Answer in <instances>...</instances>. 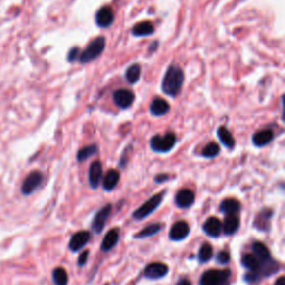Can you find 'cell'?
I'll return each mask as SVG.
<instances>
[{"instance_id": "6da1fadb", "label": "cell", "mask_w": 285, "mask_h": 285, "mask_svg": "<svg viewBox=\"0 0 285 285\" xmlns=\"http://www.w3.org/2000/svg\"><path fill=\"white\" fill-rule=\"evenodd\" d=\"M184 84V71L177 65H171L162 80V91L167 96L175 98L180 95Z\"/></svg>"}, {"instance_id": "7a4b0ae2", "label": "cell", "mask_w": 285, "mask_h": 285, "mask_svg": "<svg viewBox=\"0 0 285 285\" xmlns=\"http://www.w3.org/2000/svg\"><path fill=\"white\" fill-rule=\"evenodd\" d=\"M106 47V39L102 36L96 37L88 46L84 49V51L80 53L78 60L82 64H88L95 59H97L105 50Z\"/></svg>"}, {"instance_id": "3957f363", "label": "cell", "mask_w": 285, "mask_h": 285, "mask_svg": "<svg viewBox=\"0 0 285 285\" xmlns=\"http://www.w3.org/2000/svg\"><path fill=\"white\" fill-rule=\"evenodd\" d=\"M177 142L175 133L167 132L164 135H155L150 140V148L155 153H168L174 148Z\"/></svg>"}, {"instance_id": "277c9868", "label": "cell", "mask_w": 285, "mask_h": 285, "mask_svg": "<svg viewBox=\"0 0 285 285\" xmlns=\"http://www.w3.org/2000/svg\"><path fill=\"white\" fill-rule=\"evenodd\" d=\"M230 276V270H209L200 278V285H222L227 283Z\"/></svg>"}, {"instance_id": "5b68a950", "label": "cell", "mask_w": 285, "mask_h": 285, "mask_svg": "<svg viewBox=\"0 0 285 285\" xmlns=\"http://www.w3.org/2000/svg\"><path fill=\"white\" fill-rule=\"evenodd\" d=\"M164 194H165L164 191L156 194L153 196V197L147 200L146 203L142 204L140 208H137L136 211L134 212L133 214L134 218H136V220H142V218H146L147 216H149L150 214L159 206L160 203H162Z\"/></svg>"}, {"instance_id": "8992f818", "label": "cell", "mask_w": 285, "mask_h": 285, "mask_svg": "<svg viewBox=\"0 0 285 285\" xmlns=\"http://www.w3.org/2000/svg\"><path fill=\"white\" fill-rule=\"evenodd\" d=\"M43 180H44V175L42 172H39V171L31 172L29 175L25 178V181L22 182L21 193L26 196L33 194L34 191L37 190L40 185H42Z\"/></svg>"}, {"instance_id": "52a82bcc", "label": "cell", "mask_w": 285, "mask_h": 285, "mask_svg": "<svg viewBox=\"0 0 285 285\" xmlns=\"http://www.w3.org/2000/svg\"><path fill=\"white\" fill-rule=\"evenodd\" d=\"M135 100V95L132 91L126 88H120L115 91L113 94L114 104L120 109H127L133 105Z\"/></svg>"}, {"instance_id": "ba28073f", "label": "cell", "mask_w": 285, "mask_h": 285, "mask_svg": "<svg viewBox=\"0 0 285 285\" xmlns=\"http://www.w3.org/2000/svg\"><path fill=\"white\" fill-rule=\"evenodd\" d=\"M114 19L115 15L113 9L108 6L100 8L95 15L96 24L98 27H100V28H107V27H109L114 22Z\"/></svg>"}, {"instance_id": "9c48e42d", "label": "cell", "mask_w": 285, "mask_h": 285, "mask_svg": "<svg viewBox=\"0 0 285 285\" xmlns=\"http://www.w3.org/2000/svg\"><path fill=\"white\" fill-rule=\"evenodd\" d=\"M110 212H111V205L110 204H107L106 206L102 207L99 212H97L95 217H94V221H93V224H92V229L96 234L101 233V231L104 230L105 223L107 221V218L109 217Z\"/></svg>"}, {"instance_id": "30bf717a", "label": "cell", "mask_w": 285, "mask_h": 285, "mask_svg": "<svg viewBox=\"0 0 285 285\" xmlns=\"http://www.w3.org/2000/svg\"><path fill=\"white\" fill-rule=\"evenodd\" d=\"M168 271L169 269L166 264H164V263H159V262H155V263H150V264L146 266L144 273L146 278L157 280L160 278H164V276L168 273Z\"/></svg>"}, {"instance_id": "8fae6325", "label": "cell", "mask_w": 285, "mask_h": 285, "mask_svg": "<svg viewBox=\"0 0 285 285\" xmlns=\"http://www.w3.org/2000/svg\"><path fill=\"white\" fill-rule=\"evenodd\" d=\"M102 178V165L99 160L93 162L88 169V182L92 189H97Z\"/></svg>"}, {"instance_id": "7c38bea8", "label": "cell", "mask_w": 285, "mask_h": 285, "mask_svg": "<svg viewBox=\"0 0 285 285\" xmlns=\"http://www.w3.org/2000/svg\"><path fill=\"white\" fill-rule=\"evenodd\" d=\"M91 238V234L87 231H80L75 233L69 240V249L71 252H78L85 245L88 243Z\"/></svg>"}, {"instance_id": "4fadbf2b", "label": "cell", "mask_w": 285, "mask_h": 285, "mask_svg": "<svg viewBox=\"0 0 285 285\" xmlns=\"http://www.w3.org/2000/svg\"><path fill=\"white\" fill-rule=\"evenodd\" d=\"M195 202V194L193 190L183 189L180 191H177L175 196V203L178 207L187 208L190 207Z\"/></svg>"}, {"instance_id": "5bb4252c", "label": "cell", "mask_w": 285, "mask_h": 285, "mask_svg": "<svg viewBox=\"0 0 285 285\" xmlns=\"http://www.w3.org/2000/svg\"><path fill=\"white\" fill-rule=\"evenodd\" d=\"M190 234V226L184 221L176 222L172 226L171 232H169V238L172 240H182L187 238Z\"/></svg>"}, {"instance_id": "9a60e30c", "label": "cell", "mask_w": 285, "mask_h": 285, "mask_svg": "<svg viewBox=\"0 0 285 285\" xmlns=\"http://www.w3.org/2000/svg\"><path fill=\"white\" fill-rule=\"evenodd\" d=\"M274 140V132L271 129H262L252 136V142L255 147H264Z\"/></svg>"}, {"instance_id": "2e32d148", "label": "cell", "mask_w": 285, "mask_h": 285, "mask_svg": "<svg viewBox=\"0 0 285 285\" xmlns=\"http://www.w3.org/2000/svg\"><path fill=\"white\" fill-rule=\"evenodd\" d=\"M171 110V106H169L168 102L163 99V98H155V99L151 101L149 111L153 116L156 117H160V116H164L169 113Z\"/></svg>"}, {"instance_id": "e0dca14e", "label": "cell", "mask_w": 285, "mask_h": 285, "mask_svg": "<svg viewBox=\"0 0 285 285\" xmlns=\"http://www.w3.org/2000/svg\"><path fill=\"white\" fill-rule=\"evenodd\" d=\"M203 230L211 238H218L222 233V222L217 217H209L204 223Z\"/></svg>"}, {"instance_id": "ac0fdd59", "label": "cell", "mask_w": 285, "mask_h": 285, "mask_svg": "<svg viewBox=\"0 0 285 285\" xmlns=\"http://www.w3.org/2000/svg\"><path fill=\"white\" fill-rule=\"evenodd\" d=\"M155 31V27L150 21H140L132 28V34L135 37H147V36L153 35Z\"/></svg>"}, {"instance_id": "d6986e66", "label": "cell", "mask_w": 285, "mask_h": 285, "mask_svg": "<svg viewBox=\"0 0 285 285\" xmlns=\"http://www.w3.org/2000/svg\"><path fill=\"white\" fill-rule=\"evenodd\" d=\"M120 178V174L116 169H109L106 175L102 178V187L107 191L113 190L117 186Z\"/></svg>"}, {"instance_id": "ffe728a7", "label": "cell", "mask_w": 285, "mask_h": 285, "mask_svg": "<svg viewBox=\"0 0 285 285\" xmlns=\"http://www.w3.org/2000/svg\"><path fill=\"white\" fill-rule=\"evenodd\" d=\"M240 209V203L235 198H226L220 205V211L226 215H236Z\"/></svg>"}, {"instance_id": "44dd1931", "label": "cell", "mask_w": 285, "mask_h": 285, "mask_svg": "<svg viewBox=\"0 0 285 285\" xmlns=\"http://www.w3.org/2000/svg\"><path fill=\"white\" fill-rule=\"evenodd\" d=\"M119 239V230L118 229H111L108 233L105 235L104 239L101 243V249L104 252H108L113 248L116 244H117Z\"/></svg>"}, {"instance_id": "7402d4cb", "label": "cell", "mask_w": 285, "mask_h": 285, "mask_svg": "<svg viewBox=\"0 0 285 285\" xmlns=\"http://www.w3.org/2000/svg\"><path fill=\"white\" fill-rule=\"evenodd\" d=\"M217 137L226 148L233 149L235 146V140L232 133L225 126H220L217 129Z\"/></svg>"}, {"instance_id": "603a6c76", "label": "cell", "mask_w": 285, "mask_h": 285, "mask_svg": "<svg viewBox=\"0 0 285 285\" xmlns=\"http://www.w3.org/2000/svg\"><path fill=\"white\" fill-rule=\"evenodd\" d=\"M239 227V218L238 215H227L222 224V230L226 235L234 234Z\"/></svg>"}, {"instance_id": "cb8c5ba5", "label": "cell", "mask_w": 285, "mask_h": 285, "mask_svg": "<svg viewBox=\"0 0 285 285\" xmlns=\"http://www.w3.org/2000/svg\"><path fill=\"white\" fill-rule=\"evenodd\" d=\"M253 252H254V256H255L256 260L261 263L269 261L271 258L269 248L266 247L265 244H263L261 242H255L253 244Z\"/></svg>"}, {"instance_id": "d4e9b609", "label": "cell", "mask_w": 285, "mask_h": 285, "mask_svg": "<svg viewBox=\"0 0 285 285\" xmlns=\"http://www.w3.org/2000/svg\"><path fill=\"white\" fill-rule=\"evenodd\" d=\"M272 217V211L270 209H264L256 216L255 221H254V226L261 231H267L269 230L270 220Z\"/></svg>"}, {"instance_id": "484cf974", "label": "cell", "mask_w": 285, "mask_h": 285, "mask_svg": "<svg viewBox=\"0 0 285 285\" xmlns=\"http://www.w3.org/2000/svg\"><path fill=\"white\" fill-rule=\"evenodd\" d=\"M142 68L138 64H133L125 71V78L129 84H136L141 78Z\"/></svg>"}, {"instance_id": "4316f807", "label": "cell", "mask_w": 285, "mask_h": 285, "mask_svg": "<svg viewBox=\"0 0 285 285\" xmlns=\"http://www.w3.org/2000/svg\"><path fill=\"white\" fill-rule=\"evenodd\" d=\"M98 153V147L97 145H88L83 147L82 149H79L77 151V160L78 162H85L89 157L96 155Z\"/></svg>"}, {"instance_id": "83f0119b", "label": "cell", "mask_w": 285, "mask_h": 285, "mask_svg": "<svg viewBox=\"0 0 285 285\" xmlns=\"http://www.w3.org/2000/svg\"><path fill=\"white\" fill-rule=\"evenodd\" d=\"M280 270V264L276 261L270 258L269 261L263 263V266L260 269V274L264 276H271L275 274Z\"/></svg>"}, {"instance_id": "f1b7e54d", "label": "cell", "mask_w": 285, "mask_h": 285, "mask_svg": "<svg viewBox=\"0 0 285 285\" xmlns=\"http://www.w3.org/2000/svg\"><path fill=\"white\" fill-rule=\"evenodd\" d=\"M242 265L246 267L249 272H258V273H260V262L256 260L254 255H249V254L244 255L242 258Z\"/></svg>"}, {"instance_id": "f546056e", "label": "cell", "mask_w": 285, "mask_h": 285, "mask_svg": "<svg viewBox=\"0 0 285 285\" xmlns=\"http://www.w3.org/2000/svg\"><path fill=\"white\" fill-rule=\"evenodd\" d=\"M52 280L56 285H67L68 284V275L62 267H56L52 272Z\"/></svg>"}, {"instance_id": "4dcf8cb0", "label": "cell", "mask_w": 285, "mask_h": 285, "mask_svg": "<svg viewBox=\"0 0 285 285\" xmlns=\"http://www.w3.org/2000/svg\"><path fill=\"white\" fill-rule=\"evenodd\" d=\"M220 151H221L220 146H218L216 142H208L207 145H205L200 155H202L205 158H214L220 154Z\"/></svg>"}, {"instance_id": "1f68e13d", "label": "cell", "mask_w": 285, "mask_h": 285, "mask_svg": "<svg viewBox=\"0 0 285 285\" xmlns=\"http://www.w3.org/2000/svg\"><path fill=\"white\" fill-rule=\"evenodd\" d=\"M213 256V247L211 244L204 243L199 248L198 252V260L202 263H206L211 260Z\"/></svg>"}, {"instance_id": "d6a6232c", "label": "cell", "mask_w": 285, "mask_h": 285, "mask_svg": "<svg viewBox=\"0 0 285 285\" xmlns=\"http://www.w3.org/2000/svg\"><path fill=\"white\" fill-rule=\"evenodd\" d=\"M160 230V224L156 223V224H151L145 227L144 230H142L140 233H137L135 235V238H149V236H153L155 234H157Z\"/></svg>"}, {"instance_id": "836d02e7", "label": "cell", "mask_w": 285, "mask_h": 285, "mask_svg": "<svg viewBox=\"0 0 285 285\" xmlns=\"http://www.w3.org/2000/svg\"><path fill=\"white\" fill-rule=\"evenodd\" d=\"M79 55H80V52H79L78 47L71 48L70 50L68 51V55H67V60H68L69 62H74L78 59Z\"/></svg>"}, {"instance_id": "e575fe53", "label": "cell", "mask_w": 285, "mask_h": 285, "mask_svg": "<svg viewBox=\"0 0 285 285\" xmlns=\"http://www.w3.org/2000/svg\"><path fill=\"white\" fill-rule=\"evenodd\" d=\"M217 262L220 263V264H227V263L230 262V253L229 252H226V251H223V252H220L217 254Z\"/></svg>"}, {"instance_id": "d590c367", "label": "cell", "mask_w": 285, "mask_h": 285, "mask_svg": "<svg viewBox=\"0 0 285 285\" xmlns=\"http://www.w3.org/2000/svg\"><path fill=\"white\" fill-rule=\"evenodd\" d=\"M260 273L258 272H248V273L245 274V281L249 283H253V282H256L260 279Z\"/></svg>"}, {"instance_id": "8d00e7d4", "label": "cell", "mask_w": 285, "mask_h": 285, "mask_svg": "<svg viewBox=\"0 0 285 285\" xmlns=\"http://www.w3.org/2000/svg\"><path fill=\"white\" fill-rule=\"evenodd\" d=\"M88 255H89V252H88V251H85V252H83L82 254H80V256H79V258H78V265H79V266H84L85 264H86Z\"/></svg>"}, {"instance_id": "74e56055", "label": "cell", "mask_w": 285, "mask_h": 285, "mask_svg": "<svg viewBox=\"0 0 285 285\" xmlns=\"http://www.w3.org/2000/svg\"><path fill=\"white\" fill-rule=\"evenodd\" d=\"M169 178L168 175H165V174H160V175H157L155 177V182L156 183H163L164 181H167Z\"/></svg>"}, {"instance_id": "f35d334b", "label": "cell", "mask_w": 285, "mask_h": 285, "mask_svg": "<svg viewBox=\"0 0 285 285\" xmlns=\"http://www.w3.org/2000/svg\"><path fill=\"white\" fill-rule=\"evenodd\" d=\"M177 285H191V283H190V280H187V279H181L180 281H178Z\"/></svg>"}, {"instance_id": "ab89813d", "label": "cell", "mask_w": 285, "mask_h": 285, "mask_svg": "<svg viewBox=\"0 0 285 285\" xmlns=\"http://www.w3.org/2000/svg\"><path fill=\"white\" fill-rule=\"evenodd\" d=\"M158 45H159V43H158V42H154V43L151 44L150 46H149V51H150V52H154V51L156 50V49H157Z\"/></svg>"}, {"instance_id": "60d3db41", "label": "cell", "mask_w": 285, "mask_h": 285, "mask_svg": "<svg viewBox=\"0 0 285 285\" xmlns=\"http://www.w3.org/2000/svg\"><path fill=\"white\" fill-rule=\"evenodd\" d=\"M274 285H285V278L284 276H280V278L276 280V282Z\"/></svg>"}, {"instance_id": "b9f144b4", "label": "cell", "mask_w": 285, "mask_h": 285, "mask_svg": "<svg viewBox=\"0 0 285 285\" xmlns=\"http://www.w3.org/2000/svg\"><path fill=\"white\" fill-rule=\"evenodd\" d=\"M222 285H229V283H224V284H222Z\"/></svg>"}]
</instances>
